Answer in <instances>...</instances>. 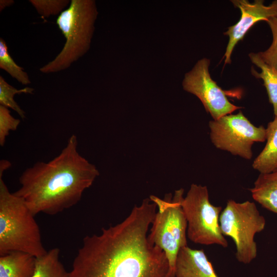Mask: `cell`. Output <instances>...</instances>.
<instances>
[{
	"mask_svg": "<svg viewBox=\"0 0 277 277\" xmlns=\"http://www.w3.org/2000/svg\"><path fill=\"white\" fill-rule=\"evenodd\" d=\"M184 190L167 193L162 199L151 195L149 199L158 208L151 223L149 240L165 253L169 265V275L175 277V265L181 248L187 246V221L182 206Z\"/></svg>",
	"mask_w": 277,
	"mask_h": 277,
	"instance_id": "5b68a950",
	"label": "cell"
},
{
	"mask_svg": "<svg viewBox=\"0 0 277 277\" xmlns=\"http://www.w3.org/2000/svg\"><path fill=\"white\" fill-rule=\"evenodd\" d=\"M30 3L42 17L60 15L69 7V0H30Z\"/></svg>",
	"mask_w": 277,
	"mask_h": 277,
	"instance_id": "d6986e66",
	"label": "cell"
},
{
	"mask_svg": "<svg viewBox=\"0 0 277 277\" xmlns=\"http://www.w3.org/2000/svg\"><path fill=\"white\" fill-rule=\"evenodd\" d=\"M219 223L223 235L229 236L235 243L236 260L244 264L250 263L257 255L255 235L266 225L254 203L228 200L221 213Z\"/></svg>",
	"mask_w": 277,
	"mask_h": 277,
	"instance_id": "8992f818",
	"label": "cell"
},
{
	"mask_svg": "<svg viewBox=\"0 0 277 277\" xmlns=\"http://www.w3.org/2000/svg\"><path fill=\"white\" fill-rule=\"evenodd\" d=\"M209 65V59L199 60L185 74L182 86L184 90L197 97L213 120H216L241 107L231 103L225 91L212 79Z\"/></svg>",
	"mask_w": 277,
	"mask_h": 277,
	"instance_id": "9c48e42d",
	"label": "cell"
},
{
	"mask_svg": "<svg viewBox=\"0 0 277 277\" xmlns=\"http://www.w3.org/2000/svg\"><path fill=\"white\" fill-rule=\"evenodd\" d=\"M249 190L256 202L277 214V169L268 173H260Z\"/></svg>",
	"mask_w": 277,
	"mask_h": 277,
	"instance_id": "4fadbf2b",
	"label": "cell"
},
{
	"mask_svg": "<svg viewBox=\"0 0 277 277\" xmlns=\"http://www.w3.org/2000/svg\"><path fill=\"white\" fill-rule=\"evenodd\" d=\"M33 91L34 89L30 87L17 89L9 84L2 75L0 76V105L12 109L22 118H26L25 112L15 101L14 95L22 93L31 94Z\"/></svg>",
	"mask_w": 277,
	"mask_h": 277,
	"instance_id": "ac0fdd59",
	"label": "cell"
},
{
	"mask_svg": "<svg viewBox=\"0 0 277 277\" xmlns=\"http://www.w3.org/2000/svg\"><path fill=\"white\" fill-rule=\"evenodd\" d=\"M249 56L252 63L261 70V72L258 73L252 68L251 73L255 77L263 80L269 102L273 106L274 116H277V70L266 64L259 53H250Z\"/></svg>",
	"mask_w": 277,
	"mask_h": 277,
	"instance_id": "9a60e30c",
	"label": "cell"
},
{
	"mask_svg": "<svg viewBox=\"0 0 277 277\" xmlns=\"http://www.w3.org/2000/svg\"><path fill=\"white\" fill-rule=\"evenodd\" d=\"M14 4L13 0H1L0 1V11L1 12L7 7L11 6Z\"/></svg>",
	"mask_w": 277,
	"mask_h": 277,
	"instance_id": "7402d4cb",
	"label": "cell"
},
{
	"mask_svg": "<svg viewBox=\"0 0 277 277\" xmlns=\"http://www.w3.org/2000/svg\"><path fill=\"white\" fill-rule=\"evenodd\" d=\"M234 7L241 11V17L234 25L228 28L224 33L229 37L224 54L225 64L231 63V55L238 43L242 40L249 29L259 21L266 22L272 17L277 16V0H274L265 6L264 1L255 0L250 3L247 0L231 1Z\"/></svg>",
	"mask_w": 277,
	"mask_h": 277,
	"instance_id": "30bf717a",
	"label": "cell"
},
{
	"mask_svg": "<svg viewBox=\"0 0 277 277\" xmlns=\"http://www.w3.org/2000/svg\"><path fill=\"white\" fill-rule=\"evenodd\" d=\"M175 277H219L203 249L188 246L180 250L176 258Z\"/></svg>",
	"mask_w": 277,
	"mask_h": 277,
	"instance_id": "8fae6325",
	"label": "cell"
},
{
	"mask_svg": "<svg viewBox=\"0 0 277 277\" xmlns=\"http://www.w3.org/2000/svg\"><path fill=\"white\" fill-rule=\"evenodd\" d=\"M77 146L72 134L57 156L47 163L36 162L20 176L21 187L13 193L24 200L34 215H55L74 206L99 175L95 166L79 153Z\"/></svg>",
	"mask_w": 277,
	"mask_h": 277,
	"instance_id": "7a4b0ae2",
	"label": "cell"
},
{
	"mask_svg": "<svg viewBox=\"0 0 277 277\" xmlns=\"http://www.w3.org/2000/svg\"><path fill=\"white\" fill-rule=\"evenodd\" d=\"M266 145L254 160L252 167L260 173H268L277 169V116L266 129Z\"/></svg>",
	"mask_w": 277,
	"mask_h": 277,
	"instance_id": "5bb4252c",
	"label": "cell"
},
{
	"mask_svg": "<svg viewBox=\"0 0 277 277\" xmlns=\"http://www.w3.org/2000/svg\"><path fill=\"white\" fill-rule=\"evenodd\" d=\"M0 168V255L21 251L35 258L46 253L34 215L24 200L11 193Z\"/></svg>",
	"mask_w": 277,
	"mask_h": 277,
	"instance_id": "3957f363",
	"label": "cell"
},
{
	"mask_svg": "<svg viewBox=\"0 0 277 277\" xmlns=\"http://www.w3.org/2000/svg\"><path fill=\"white\" fill-rule=\"evenodd\" d=\"M60 250L53 248L36 258L34 272L31 277H69L60 260Z\"/></svg>",
	"mask_w": 277,
	"mask_h": 277,
	"instance_id": "2e32d148",
	"label": "cell"
},
{
	"mask_svg": "<svg viewBox=\"0 0 277 277\" xmlns=\"http://www.w3.org/2000/svg\"><path fill=\"white\" fill-rule=\"evenodd\" d=\"M156 209L145 199L120 223L85 236L69 277H170L165 252L147 235Z\"/></svg>",
	"mask_w": 277,
	"mask_h": 277,
	"instance_id": "6da1fadb",
	"label": "cell"
},
{
	"mask_svg": "<svg viewBox=\"0 0 277 277\" xmlns=\"http://www.w3.org/2000/svg\"><path fill=\"white\" fill-rule=\"evenodd\" d=\"M182 206L187 221V235L191 242L227 247L219 223L222 208L210 203L206 186L191 184Z\"/></svg>",
	"mask_w": 277,
	"mask_h": 277,
	"instance_id": "52a82bcc",
	"label": "cell"
},
{
	"mask_svg": "<svg viewBox=\"0 0 277 277\" xmlns=\"http://www.w3.org/2000/svg\"><path fill=\"white\" fill-rule=\"evenodd\" d=\"M209 127L211 142L217 148L246 160L252 157L254 143L266 140L264 127L253 125L242 111L210 121Z\"/></svg>",
	"mask_w": 277,
	"mask_h": 277,
	"instance_id": "ba28073f",
	"label": "cell"
},
{
	"mask_svg": "<svg viewBox=\"0 0 277 277\" xmlns=\"http://www.w3.org/2000/svg\"><path fill=\"white\" fill-rule=\"evenodd\" d=\"M98 11L94 0H72L56 19L66 41L55 57L39 69L45 74L69 68L89 50Z\"/></svg>",
	"mask_w": 277,
	"mask_h": 277,
	"instance_id": "277c9868",
	"label": "cell"
},
{
	"mask_svg": "<svg viewBox=\"0 0 277 277\" xmlns=\"http://www.w3.org/2000/svg\"><path fill=\"white\" fill-rule=\"evenodd\" d=\"M36 258L21 251H12L0 255V277H31Z\"/></svg>",
	"mask_w": 277,
	"mask_h": 277,
	"instance_id": "7c38bea8",
	"label": "cell"
},
{
	"mask_svg": "<svg viewBox=\"0 0 277 277\" xmlns=\"http://www.w3.org/2000/svg\"><path fill=\"white\" fill-rule=\"evenodd\" d=\"M267 23L272 34V42L266 50L258 53L266 64L277 70V16L270 18Z\"/></svg>",
	"mask_w": 277,
	"mask_h": 277,
	"instance_id": "ffe728a7",
	"label": "cell"
},
{
	"mask_svg": "<svg viewBox=\"0 0 277 277\" xmlns=\"http://www.w3.org/2000/svg\"><path fill=\"white\" fill-rule=\"evenodd\" d=\"M0 68L22 85H28L31 83L28 73L14 62L8 52L6 43L2 37L0 38Z\"/></svg>",
	"mask_w": 277,
	"mask_h": 277,
	"instance_id": "e0dca14e",
	"label": "cell"
},
{
	"mask_svg": "<svg viewBox=\"0 0 277 277\" xmlns=\"http://www.w3.org/2000/svg\"><path fill=\"white\" fill-rule=\"evenodd\" d=\"M21 121L14 117L8 108L0 105V145L3 146L10 131H15Z\"/></svg>",
	"mask_w": 277,
	"mask_h": 277,
	"instance_id": "44dd1931",
	"label": "cell"
}]
</instances>
